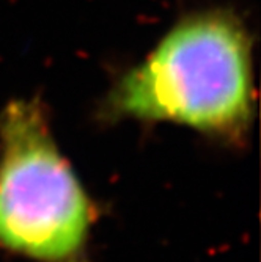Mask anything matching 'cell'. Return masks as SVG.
<instances>
[{"label": "cell", "instance_id": "obj_1", "mask_svg": "<svg viewBox=\"0 0 261 262\" xmlns=\"http://www.w3.org/2000/svg\"><path fill=\"white\" fill-rule=\"evenodd\" d=\"M252 38L230 10L183 16L110 90L112 115L238 135L253 113Z\"/></svg>", "mask_w": 261, "mask_h": 262}, {"label": "cell", "instance_id": "obj_2", "mask_svg": "<svg viewBox=\"0 0 261 262\" xmlns=\"http://www.w3.org/2000/svg\"><path fill=\"white\" fill-rule=\"evenodd\" d=\"M91 220L44 107L27 98L8 102L0 113V245L39 262H69L84 250Z\"/></svg>", "mask_w": 261, "mask_h": 262}]
</instances>
